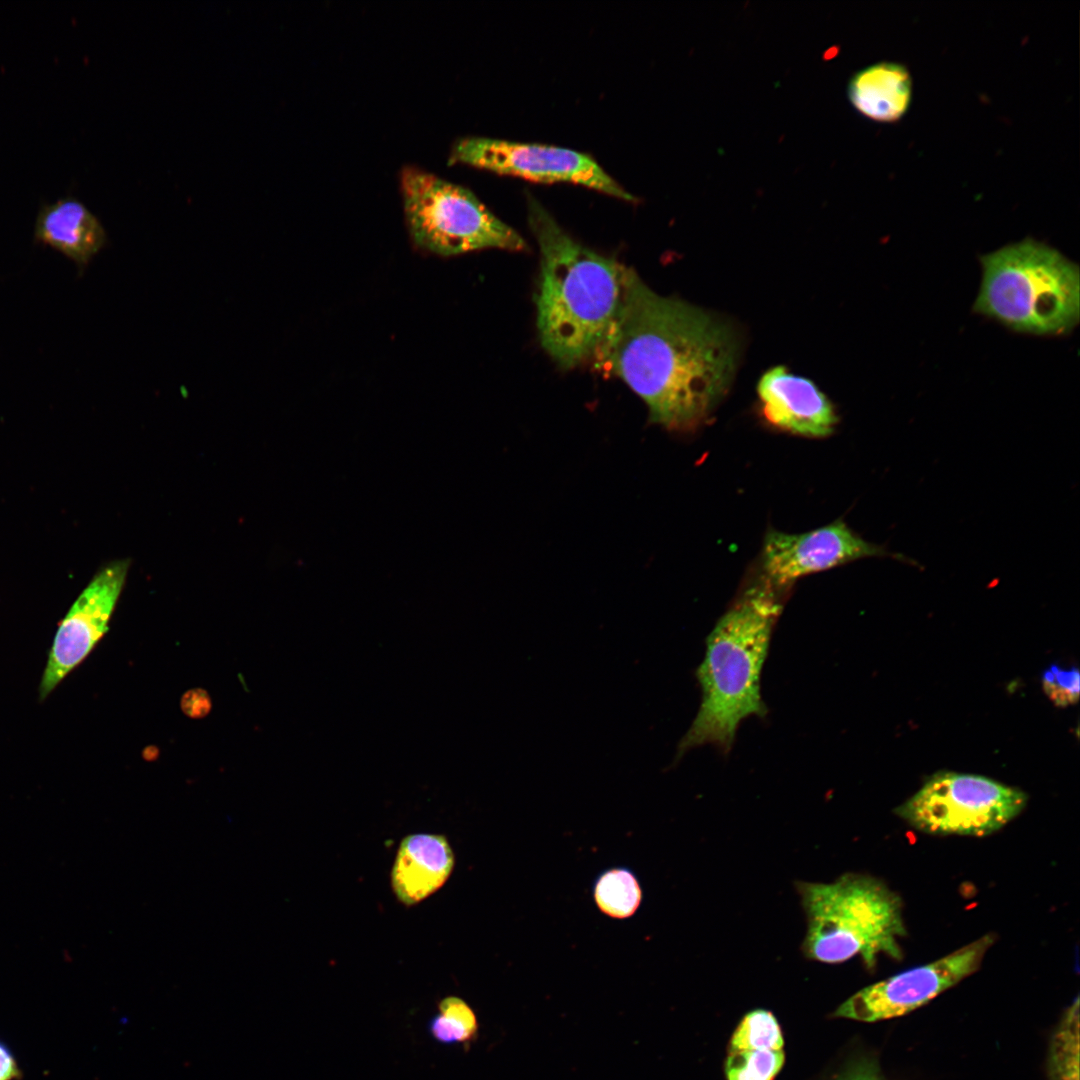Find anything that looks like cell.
Instances as JSON below:
<instances>
[{
    "label": "cell",
    "mask_w": 1080,
    "mask_h": 1080,
    "mask_svg": "<svg viewBox=\"0 0 1080 1080\" xmlns=\"http://www.w3.org/2000/svg\"><path fill=\"white\" fill-rule=\"evenodd\" d=\"M737 357L727 323L655 293L628 268L619 312L593 360L641 397L651 423L686 432L704 424L728 392Z\"/></svg>",
    "instance_id": "obj_1"
},
{
    "label": "cell",
    "mask_w": 1080,
    "mask_h": 1080,
    "mask_svg": "<svg viewBox=\"0 0 1080 1080\" xmlns=\"http://www.w3.org/2000/svg\"><path fill=\"white\" fill-rule=\"evenodd\" d=\"M528 221L540 249L535 295L543 348L562 368L593 359L619 312L625 266L574 240L531 195Z\"/></svg>",
    "instance_id": "obj_2"
},
{
    "label": "cell",
    "mask_w": 1080,
    "mask_h": 1080,
    "mask_svg": "<svg viewBox=\"0 0 1080 1080\" xmlns=\"http://www.w3.org/2000/svg\"><path fill=\"white\" fill-rule=\"evenodd\" d=\"M776 592L765 580L750 586L708 636L705 659L696 673L701 705L679 742L676 760L705 744L728 752L739 723L748 716L767 713L760 694V675L782 610Z\"/></svg>",
    "instance_id": "obj_3"
},
{
    "label": "cell",
    "mask_w": 1080,
    "mask_h": 1080,
    "mask_svg": "<svg viewBox=\"0 0 1080 1080\" xmlns=\"http://www.w3.org/2000/svg\"><path fill=\"white\" fill-rule=\"evenodd\" d=\"M982 281L973 310L1008 328L1063 335L1080 318V273L1058 250L1025 239L980 257Z\"/></svg>",
    "instance_id": "obj_4"
},
{
    "label": "cell",
    "mask_w": 1080,
    "mask_h": 1080,
    "mask_svg": "<svg viewBox=\"0 0 1080 1080\" xmlns=\"http://www.w3.org/2000/svg\"><path fill=\"white\" fill-rule=\"evenodd\" d=\"M806 917L805 955L836 964L860 956L873 968L884 954L901 959L906 934L900 897L882 881L847 873L829 883L798 882Z\"/></svg>",
    "instance_id": "obj_5"
},
{
    "label": "cell",
    "mask_w": 1080,
    "mask_h": 1080,
    "mask_svg": "<svg viewBox=\"0 0 1080 1080\" xmlns=\"http://www.w3.org/2000/svg\"><path fill=\"white\" fill-rule=\"evenodd\" d=\"M400 190L410 240L418 250L454 257L484 249L521 251L524 239L469 189L406 166Z\"/></svg>",
    "instance_id": "obj_6"
},
{
    "label": "cell",
    "mask_w": 1080,
    "mask_h": 1080,
    "mask_svg": "<svg viewBox=\"0 0 1080 1080\" xmlns=\"http://www.w3.org/2000/svg\"><path fill=\"white\" fill-rule=\"evenodd\" d=\"M1026 804L1023 791L993 779L940 772L899 805L895 813L927 834L983 837L1002 829Z\"/></svg>",
    "instance_id": "obj_7"
},
{
    "label": "cell",
    "mask_w": 1080,
    "mask_h": 1080,
    "mask_svg": "<svg viewBox=\"0 0 1080 1080\" xmlns=\"http://www.w3.org/2000/svg\"><path fill=\"white\" fill-rule=\"evenodd\" d=\"M450 165L465 164L544 183L572 182L635 201L589 155L565 148L466 137L453 145Z\"/></svg>",
    "instance_id": "obj_8"
},
{
    "label": "cell",
    "mask_w": 1080,
    "mask_h": 1080,
    "mask_svg": "<svg viewBox=\"0 0 1080 1080\" xmlns=\"http://www.w3.org/2000/svg\"><path fill=\"white\" fill-rule=\"evenodd\" d=\"M994 940L986 934L937 960L864 987L834 1015L861 1022L906 1015L977 971Z\"/></svg>",
    "instance_id": "obj_9"
},
{
    "label": "cell",
    "mask_w": 1080,
    "mask_h": 1080,
    "mask_svg": "<svg viewBox=\"0 0 1080 1080\" xmlns=\"http://www.w3.org/2000/svg\"><path fill=\"white\" fill-rule=\"evenodd\" d=\"M868 557H891L917 565L902 554L866 541L838 519L800 534L770 529L763 542L761 568L763 580L782 589L800 577Z\"/></svg>",
    "instance_id": "obj_10"
},
{
    "label": "cell",
    "mask_w": 1080,
    "mask_h": 1080,
    "mask_svg": "<svg viewBox=\"0 0 1080 1080\" xmlns=\"http://www.w3.org/2000/svg\"><path fill=\"white\" fill-rule=\"evenodd\" d=\"M127 571V561H116L100 570L59 623L39 685L40 701L83 662L107 632Z\"/></svg>",
    "instance_id": "obj_11"
},
{
    "label": "cell",
    "mask_w": 1080,
    "mask_h": 1080,
    "mask_svg": "<svg viewBox=\"0 0 1080 1080\" xmlns=\"http://www.w3.org/2000/svg\"><path fill=\"white\" fill-rule=\"evenodd\" d=\"M761 412L782 431L809 438L831 435L838 416L830 400L809 379L777 366L765 372L757 385Z\"/></svg>",
    "instance_id": "obj_12"
},
{
    "label": "cell",
    "mask_w": 1080,
    "mask_h": 1080,
    "mask_svg": "<svg viewBox=\"0 0 1080 1080\" xmlns=\"http://www.w3.org/2000/svg\"><path fill=\"white\" fill-rule=\"evenodd\" d=\"M454 853L444 835L414 833L405 836L391 870V887L397 900L413 906L438 891L454 868Z\"/></svg>",
    "instance_id": "obj_13"
},
{
    "label": "cell",
    "mask_w": 1080,
    "mask_h": 1080,
    "mask_svg": "<svg viewBox=\"0 0 1080 1080\" xmlns=\"http://www.w3.org/2000/svg\"><path fill=\"white\" fill-rule=\"evenodd\" d=\"M34 238L70 259L80 272L108 242L98 217L71 196L41 206L35 221Z\"/></svg>",
    "instance_id": "obj_14"
},
{
    "label": "cell",
    "mask_w": 1080,
    "mask_h": 1080,
    "mask_svg": "<svg viewBox=\"0 0 1080 1080\" xmlns=\"http://www.w3.org/2000/svg\"><path fill=\"white\" fill-rule=\"evenodd\" d=\"M784 1040L775 1016L756 1009L736 1027L725 1061L727 1080H774L784 1060Z\"/></svg>",
    "instance_id": "obj_15"
},
{
    "label": "cell",
    "mask_w": 1080,
    "mask_h": 1080,
    "mask_svg": "<svg viewBox=\"0 0 1080 1080\" xmlns=\"http://www.w3.org/2000/svg\"><path fill=\"white\" fill-rule=\"evenodd\" d=\"M912 80L905 66L881 62L856 73L848 85V97L854 108L877 122H895L908 110Z\"/></svg>",
    "instance_id": "obj_16"
},
{
    "label": "cell",
    "mask_w": 1080,
    "mask_h": 1080,
    "mask_svg": "<svg viewBox=\"0 0 1080 1080\" xmlns=\"http://www.w3.org/2000/svg\"><path fill=\"white\" fill-rule=\"evenodd\" d=\"M1050 1080H1079V999L1065 1011L1050 1043Z\"/></svg>",
    "instance_id": "obj_17"
},
{
    "label": "cell",
    "mask_w": 1080,
    "mask_h": 1080,
    "mask_svg": "<svg viewBox=\"0 0 1080 1080\" xmlns=\"http://www.w3.org/2000/svg\"><path fill=\"white\" fill-rule=\"evenodd\" d=\"M594 898L604 914L623 919L637 910L642 891L631 871L615 868L599 876L594 887Z\"/></svg>",
    "instance_id": "obj_18"
},
{
    "label": "cell",
    "mask_w": 1080,
    "mask_h": 1080,
    "mask_svg": "<svg viewBox=\"0 0 1080 1080\" xmlns=\"http://www.w3.org/2000/svg\"><path fill=\"white\" fill-rule=\"evenodd\" d=\"M440 1013L429 1023L433 1038L445 1044L471 1041L478 1025L471 1007L461 998L449 996L439 1003Z\"/></svg>",
    "instance_id": "obj_19"
},
{
    "label": "cell",
    "mask_w": 1080,
    "mask_h": 1080,
    "mask_svg": "<svg viewBox=\"0 0 1080 1080\" xmlns=\"http://www.w3.org/2000/svg\"><path fill=\"white\" fill-rule=\"evenodd\" d=\"M1042 687L1048 698L1057 706L1066 707L1077 703L1079 698V670L1052 665L1042 675Z\"/></svg>",
    "instance_id": "obj_20"
},
{
    "label": "cell",
    "mask_w": 1080,
    "mask_h": 1080,
    "mask_svg": "<svg viewBox=\"0 0 1080 1080\" xmlns=\"http://www.w3.org/2000/svg\"><path fill=\"white\" fill-rule=\"evenodd\" d=\"M837 1080H885L878 1065L872 1060H862L852 1065Z\"/></svg>",
    "instance_id": "obj_21"
},
{
    "label": "cell",
    "mask_w": 1080,
    "mask_h": 1080,
    "mask_svg": "<svg viewBox=\"0 0 1080 1080\" xmlns=\"http://www.w3.org/2000/svg\"><path fill=\"white\" fill-rule=\"evenodd\" d=\"M182 708L191 717H202L209 711V697L202 690H191L183 697Z\"/></svg>",
    "instance_id": "obj_22"
},
{
    "label": "cell",
    "mask_w": 1080,
    "mask_h": 1080,
    "mask_svg": "<svg viewBox=\"0 0 1080 1080\" xmlns=\"http://www.w3.org/2000/svg\"><path fill=\"white\" fill-rule=\"evenodd\" d=\"M22 1076L11 1049L0 1040V1080H20Z\"/></svg>",
    "instance_id": "obj_23"
}]
</instances>
